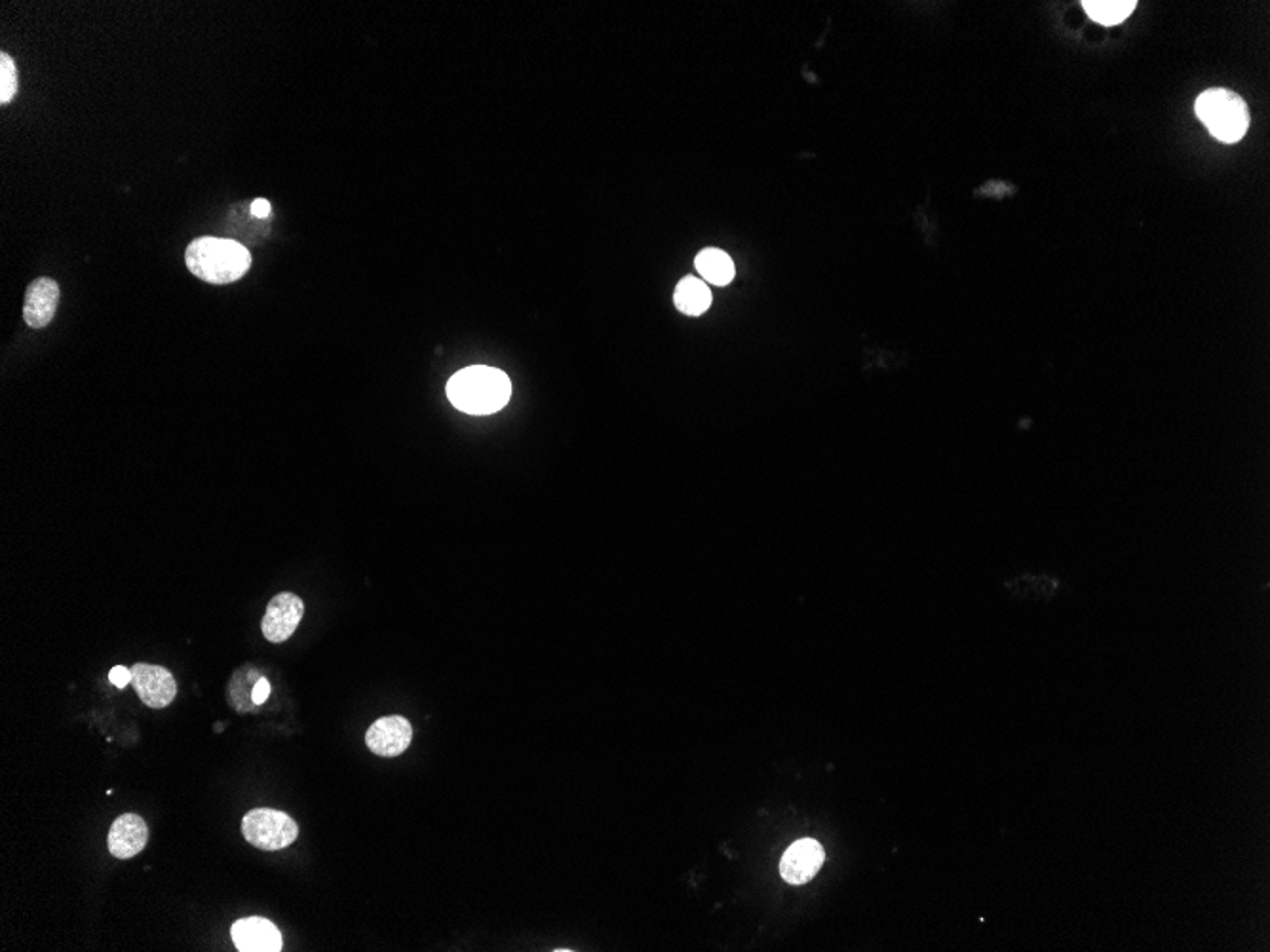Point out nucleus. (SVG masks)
<instances>
[{"mask_svg":"<svg viewBox=\"0 0 1270 952\" xmlns=\"http://www.w3.org/2000/svg\"><path fill=\"white\" fill-rule=\"evenodd\" d=\"M1082 7L1094 22L1116 25L1136 10V0H1084Z\"/></svg>","mask_w":1270,"mask_h":952,"instance_id":"nucleus-14","label":"nucleus"},{"mask_svg":"<svg viewBox=\"0 0 1270 952\" xmlns=\"http://www.w3.org/2000/svg\"><path fill=\"white\" fill-rule=\"evenodd\" d=\"M252 213H253V215H255V218H259V219L268 218V215H270V213H273V206H270V202H268V200H263V198H259V200H253Z\"/></svg>","mask_w":1270,"mask_h":952,"instance_id":"nucleus-18","label":"nucleus"},{"mask_svg":"<svg viewBox=\"0 0 1270 952\" xmlns=\"http://www.w3.org/2000/svg\"><path fill=\"white\" fill-rule=\"evenodd\" d=\"M57 305H59V286L56 280L52 278H38L29 286L25 291V305H23V320L29 328L33 330H43L46 328L54 316H56Z\"/></svg>","mask_w":1270,"mask_h":952,"instance_id":"nucleus-11","label":"nucleus"},{"mask_svg":"<svg viewBox=\"0 0 1270 952\" xmlns=\"http://www.w3.org/2000/svg\"><path fill=\"white\" fill-rule=\"evenodd\" d=\"M132 685L148 708L164 709L176 700V679L162 665L135 664L132 667Z\"/></svg>","mask_w":1270,"mask_h":952,"instance_id":"nucleus-6","label":"nucleus"},{"mask_svg":"<svg viewBox=\"0 0 1270 952\" xmlns=\"http://www.w3.org/2000/svg\"><path fill=\"white\" fill-rule=\"evenodd\" d=\"M109 680L113 683L117 688H126L132 683V669H128L124 665H117L109 673Z\"/></svg>","mask_w":1270,"mask_h":952,"instance_id":"nucleus-16","label":"nucleus"},{"mask_svg":"<svg viewBox=\"0 0 1270 952\" xmlns=\"http://www.w3.org/2000/svg\"><path fill=\"white\" fill-rule=\"evenodd\" d=\"M185 263L198 280L225 286L246 276L252 266V253L234 240L205 236L190 242L185 252Z\"/></svg>","mask_w":1270,"mask_h":952,"instance_id":"nucleus-2","label":"nucleus"},{"mask_svg":"<svg viewBox=\"0 0 1270 952\" xmlns=\"http://www.w3.org/2000/svg\"><path fill=\"white\" fill-rule=\"evenodd\" d=\"M232 941L240 952L281 951V933L267 918H240L231 928Z\"/></svg>","mask_w":1270,"mask_h":952,"instance_id":"nucleus-9","label":"nucleus"},{"mask_svg":"<svg viewBox=\"0 0 1270 952\" xmlns=\"http://www.w3.org/2000/svg\"><path fill=\"white\" fill-rule=\"evenodd\" d=\"M18 93V69L14 59L8 54H0V103L7 106Z\"/></svg>","mask_w":1270,"mask_h":952,"instance_id":"nucleus-15","label":"nucleus"},{"mask_svg":"<svg viewBox=\"0 0 1270 952\" xmlns=\"http://www.w3.org/2000/svg\"><path fill=\"white\" fill-rule=\"evenodd\" d=\"M675 307L688 316H700L709 309L711 305V291H709L706 281L696 280L693 276H688L685 280H681L675 288L674 295Z\"/></svg>","mask_w":1270,"mask_h":952,"instance_id":"nucleus-12","label":"nucleus"},{"mask_svg":"<svg viewBox=\"0 0 1270 952\" xmlns=\"http://www.w3.org/2000/svg\"><path fill=\"white\" fill-rule=\"evenodd\" d=\"M242 834L252 846L276 852L297 841L299 826L291 816L280 810L253 808L242 820Z\"/></svg>","mask_w":1270,"mask_h":952,"instance_id":"nucleus-4","label":"nucleus"},{"mask_svg":"<svg viewBox=\"0 0 1270 952\" xmlns=\"http://www.w3.org/2000/svg\"><path fill=\"white\" fill-rule=\"evenodd\" d=\"M512 383L506 373L474 365L456 373L448 383V398L459 411L468 414H492L508 403Z\"/></svg>","mask_w":1270,"mask_h":952,"instance_id":"nucleus-1","label":"nucleus"},{"mask_svg":"<svg viewBox=\"0 0 1270 952\" xmlns=\"http://www.w3.org/2000/svg\"><path fill=\"white\" fill-rule=\"evenodd\" d=\"M824 848L813 839H803L787 848L780 862V875L789 884H805L815 878L824 863Z\"/></svg>","mask_w":1270,"mask_h":952,"instance_id":"nucleus-8","label":"nucleus"},{"mask_svg":"<svg viewBox=\"0 0 1270 952\" xmlns=\"http://www.w3.org/2000/svg\"><path fill=\"white\" fill-rule=\"evenodd\" d=\"M148 842L147 821L137 813H122L109 831L107 846L113 857L130 860L145 850Z\"/></svg>","mask_w":1270,"mask_h":952,"instance_id":"nucleus-10","label":"nucleus"},{"mask_svg":"<svg viewBox=\"0 0 1270 952\" xmlns=\"http://www.w3.org/2000/svg\"><path fill=\"white\" fill-rule=\"evenodd\" d=\"M413 740V727L406 717L393 715L373 722L365 732V745L379 756H398L408 751Z\"/></svg>","mask_w":1270,"mask_h":952,"instance_id":"nucleus-7","label":"nucleus"},{"mask_svg":"<svg viewBox=\"0 0 1270 952\" xmlns=\"http://www.w3.org/2000/svg\"><path fill=\"white\" fill-rule=\"evenodd\" d=\"M1196 114L1204 122L1215 140L1236 143L1243 140L1249 128V111L1246 101L1227 88H1212L1196 99Z\"/></svg>","mask_w":1270,"mask_h":952,"instance_id":"nucleus-3","label":"nucleus"},{"mask_svg":"<svg viewBox=\"0 0 1270 952\" xmlns=\"http://www.w3.org/2000/svg\"><path fill=\"white\" fill-rule=\"evenodd\" d=\"M305 615V602L296 594H278L268 602L267 612L263 617V635L270 643H286L296 633Z\"/></svg>","mask_w":1270,"mask_h":952,"instance_id":"nucleus-5","label":"nucleus"},{"mask_svg":"<svg viewBox=\"0 0 1270 952\" xmlns=\"http://www.w3.org/2000/svg\"><path fill=\"white\" fill-rule=\"evenodd\" d=\"M696 270L714 286H727L735 278V263L721 250H704L695 261Z\"/></svg>","mask_w":1270,"mask_h":952,"instance_id":"nucleus-13","label":"nucleus"},{"mask_svg":"<svg viewBox=\"0 0 1270 952\" xmlns=\"http://www.w3.org/2000/svg\"><path fill=\"white\" fill-rule=\"evenodd\" d=\"M268 696H270V683L259 677V680H257L255 687H253L252 700L259 706V704L267 700Z\"/></svg>","mask_w":1270,"mask_h":952,"instance_id":"nucleus-17","label":"nucleus"}]
</instances>
